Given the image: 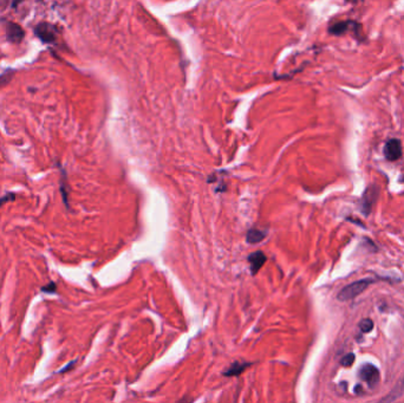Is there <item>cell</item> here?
Segmentation results:
<instances>
[{"label": "cell", "mask_w": 404, "mask_h": 403, "mask_svg": "<svg viewBox=\"0 0 404 403\" xmlns=\"http://www.w3.org/2000/svg\"><path fill=\"white\" fill-rule=\"evenodd\" d=\"M354 362H355V355L354 354L346 355V356L344 358H342V361H340V363H342L343 366H352V363H354Z\"/></svg>", "instance_id": "13"}, {"label": "cell", "mask_w": 404, "mask_h": 403, "mask_svg": "<svg viewBox=\"0 0 404 403\" xmlns=\"http://www.w3.org/2000/svg\"><path fill=\"white\" fill-rule=\"evenodd\" d=\"M372 283V280L370 279H363V280H358V282L352 283L348 286H345L342 291L338 293V299L339 300H350L354 299L355 297H357L358 294H361L362 292H364L365 290L369 288V285Z\"/></svg>", "instance_id": "1"}, {"label": "cell", "mask_w": 404, "mask_h": 403, "mask_svg": "<svg viewBox=\"0 0 404 403\" xmlns=\"http://www.w3.org/2000/svg\"><path fill=\"white\" fill-rule=\"evenodd\" d=\"M35 32L40 40L47 44L55 43L57 38H58V31H57L56 26L51 25L49 23H41L39 25H37Z\"/></svg>", "instance_id": "2"}, {"label": "cell", "mask_w": 404, "mask_h": 403, "mask_svg": "<svg viewBox=\"0 0 404 403\" xmlns=\"http://www.w3.org/2000/svg\"><path fill=\"white\" fill-rule=\"evenodd\" d=\"M250 366V364L248 363H234L230 366V368L227 370V371L223 372L224 376H236V375H240L242 371H244L245 369L248 368Z\"/></svg>", "instance_id": "9"}, {"label": "cell", "mask_w": 404, "mask_h": 403, "mask_svg": "<svg viewBox=\"0 0 404 403\" xmlns=\"http://www.w3.org/2000/svg\"><path fill=\"white\" fill-rule=\"evenodd\" d=\"M41 292H46V293H56L57 291V284L55 282H50L49 284L41 286L40 288Z\"/></svg>", "instance_id": "11"}, {"label": "cell", "mask_w": 404, "mask_h": 403, "mask_svg": "<svg viewBox=\"0 0 404 403\" xmlns=\"http://www.w3.org/2000/svg\"><path fill=\"white\" fill-rule=\"evenodd\" d=\"M384 155L389 161L399 160L402 156V145H401L400 140H389L387 145H385Z\"/></svg>", "instance_id": "4"}, {"label": "cell", "mask_w": 404, "mask_h": 403, "mask_svg": "<svg viewBox=\"0 0 404 403\" xmlns=\"http://www.w3.org/2000/svg\"><path fill=\"white\" fill-rule=\"evenodd\" d=\"M359 377L365 383L369 384L371 388H373L379 381V371L376 366H371V364H367V366H362V369L359 370Z\"/></svg>", "instance_id": "3"}, {"label": "cell", "mask_w": 404, "mask_h": 403, "mask_svg": "<svg viewBox=\"0 0 404 403\" xmlns=\"http://www.w3.org/2000/svg\"><path fill=\"white\" fill-rule=\"evenodd\" d=\"M62 171V178H61V182H59V184H61V193H62V198H63V202H64V205L69 207V188H68V181H67V173H65L64 169H61Z\"/></svg>", "instance_id": "7"}, {"label": "cell", "mask_w": 404, "mask_h": 403, "mask_svg": "<svg viewBox=\"0 0 404 403\" xmlns=\"http://www.w3.org/2000/svg\"><path fill=\"white\" fill-rule=\"evenodd\" d=\"M6 35L11 43H19L24 38V30L18 24L8 23L6 28Z\"/></svg>", "instance_id": "6"}, {"label": "cell", "mask_w": 404, "mask_h": 403, "mask_svg": "<svg viewBox=\"0 0 404 403\" xmlns=\"http://www.w3.org/2000/svg\"><path fill=\"white\" fill-rule=\"evenodd\" d=\"M265 237H266V235H265L264 232L259 231V229L253 228V229H250V231H248L246 240H247V243L254 245V244L260 243L261 240H264Z\"/></svg>", "instance_id": "8"}, {"label": "cell", "mask_w": 404, "mask_h": 403, "mask_svg": "<svg viewBox=\"0 0 404 403\" xmlns=\"http://www.w3.org/2000/svg\"><path fill=\"white\" fill-rule=\"evenodd\" d=\"M266 260H267V258H266V256L261 252V251H257V252L252 253V255L248 256V261H250L252 274L258 273L260 268L265 265Z\"/></svg>", "instance_id": "5"}, {"label": "cell", "mask_w": 404, "mask_h": 403, "mask_svg": "<svg viewBox=\"0 0 404 403\" xmlns=\"http://www.w3.org/2000/svg\"><path fill=\"white\" fill-rule=\"evenodd\" d=\"M17 198L16 193H6L5 195H2L1 198H0V207H1L2 205H5L6 202H11V201H14Z\"/></svg>", "instance_id": "12"}, {"label": "cell", "mask_w": 404, "mask_h": 403, "mask_svg": "<svg viewBox=\"0 0 404 403\" xmlns=\"http://www.w3.org/2000/svg\"><path fill=\"white\" fill-rule=\"evenodd\" d=\"M359 328H361V330L363 331V332H370L373 328V322L369 318L363 319V321L359 323Z\"/></svg>", "instance_id": "10"}, {"label": "cell", "mask_w": 404, "mask_h": 403, "mask_svg": "<svg viewBox=\"0 0 404 403\" xmlns=\"http://www.w3.org/2000/svg\"><path fill=\"white\" fill-rule=\"evenodd\" d=\"M76 363H77V360H74V361H73V362L68 363L67 366H64V368H62L61 370H59L58 374H67V372H69V371H70V370H73V369L74 368V366H76Z\"/></svg>", "instance_id": "14"}]
</instances>
